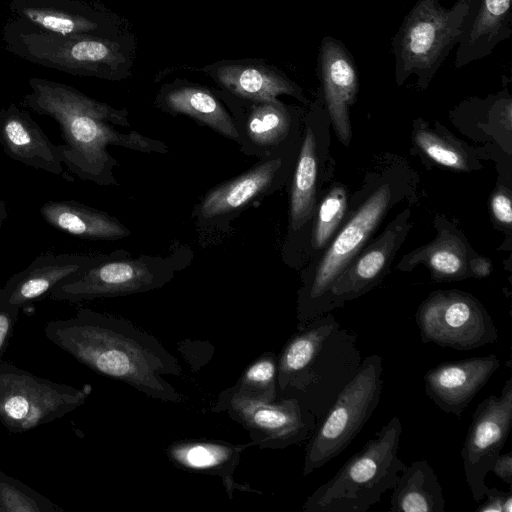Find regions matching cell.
Wrapping results in <instances>:
<instances>
[{"mask_svg":"<svg viewBox=\"0 0 512 512\" xmlns=\"http://www.w3.org/2000/svg\"><path fill=\"white\" fill-rule=\"evenodd\" d=\"M6 49L31 63L77 76L115 79L126 64L118 42L44 30L15 17L3 29Z\"/></svg>","mask_w":512,"mask_h":512,"instance_id":"6","label":"cell"},{"mask_svg":"<svg viewBox=\"0 0 512 512\" xmlns=\"http://www.w3.org/2000/svg\"><path fill=\"white\" fill-rule=\"evenodd\" d=\"M406 229L405 222L399 216L368 250L341 272L329 288L326 314L376 285L388 261L400 245Z\"/></svg>","mask_w":512,"mask_h":512,"instance_id":"16","label":"cell"},{"mask_svg":"<svg viewBox=\"0 0 512 512\" xmlns=\"http://www.w3.org/2000/svg\"><path fill=\"white\" fill-rule=\"evenodd\" d=\"M357 334L324 314L297 329L277 354L278 398H294L317 422L360 369Z\"/></svg>","mask_w":512,"mask_h":512,"instance_id":"3","label":"cell"},{"mask_svg":"<svg viewBox=\"0 0 512 512\" xmlns=\"http://www.w3.org/2000/svg\"><path fill=\"white\" fill-rule=\"evenodd\" d=\"M97 261L68 253L41 255L13 274L2 289L10 304L26 309L50 294L58 284Z\"/></svg>","mask_w":512,"mask_h":512,"instance_id":"18","label":"cell"},{"mask_svg":"<svg viewBox=\"0 0 512 512\" xmlns=\"http://www.w3.org/2000/svg\"><path fill=\"white\" fill-rule=\"evenodd\" d=\"M46 338L79 363L123 382L146 396L179 403L183 396L163 376H179L181 366L159 340L127 319L79 309L44 326Z\"/></svg>","mask_w":512,"mask_h":512,"instance_id":"1","label":"cell"},{"mask_svg":"<svg viewBox=\"0 0 512 512\" xmlns=\"http://www.w3.org/2000/svg\"><path fill=\"white\" fill-rule=\"evenodd\" d=\"M8 217L7 205L4 201L0 200V227Z\"/></svg>","mask_w":512,"mask_h":512,"instance_id":"39","label":"cell"},{"mask_svg":"<svg viewBox=\"0 0 512 512\" xmlns=\"http://www.w3.org/2000/svg\"><path fill=\"white\" fill-rule=\"evenodd\" d=\"M319 67L334 129L340 140L348 145L351 138L349 108L358 91L355 66L343 45L328 36L321 44Z\"/></svg>","mask_w":512,"mask_h":512,"instance_id":"17","label":"cell"},{"mask_svg":"<svg viewBox=\"0 0 512 512\" xmlns=\"http://www.w3.org/2000/svg\"><path fill=\"white\" fill-rule=\"evenodd\" d=\"M417 146L436 163L456 169L467 170L468 159L463 149L456 142L427 129L414 132Z\"/></svg>","mask_w":512,"mask_h":512,"instance_id":"32","label":"cell"},{"mask_svg":"<svg viewBox=\"0 0 512 512\" xmlns=\"http://www.w3.org/2000/svg\"><path fill=\"white\" fill-rule=\"evenodd\" d=\"M280 166V159H272L216 187L203 199L200 214L209 219L244 206L268 188Z\"/></svg>","mask_w":512,"mask_h":512,"instance_id":"24","label":"cell"},{"mask_svg":"<svg viewBox=\"0 0 512 512\" xmlns=\"http://www.w3.org/2000/svg\"><path fill=\"white\" fill-rule=\"evenodd\" d=\"M346 191L334 187L323 199L316 219L314 245L323 247L340 223L346 208Z\"/></svg>","mask_w":512,"mask_h":512,"instance_id":"33","label":"cell"},{"mask_svg":"<svg viewBox=\"0 0 512 512\" xmlns=\"http://www.w3.org/2000/svg\"><path fill=\"white\" fill-rule=\"evenodd\" d=\"M491 209L495 218L503 223L510 225L512 221L511 200L504 191H498L491 199Z\"/></svg>","mask_w":512,"mask_h":512,"instance_id":"36","label":"cell"},{"mask_svg":"<svg viewBox=\"0 0 512 512\" xmlns=\"http://www.w3.org/2000/svg\"><path fill=\"white\" fill-rule=\"evenodd\" d=\"M487 500L476 508V512H512V492L488 488Z\"/></svg>","mask_w":512,"mask_h":512,"instance_id":"35","label":"cell"},{"mask_svg":"<svg viewBox=\"0 0 512 512\" xmlns=\"http://www.w3.org/2000/svg\"><path fill=\"white\" fill-rule=\"evenodd\" d=\"M220 83L239 97L257 102L276 100L281 94L297 95L298 87L267 68L225 65L216 72Z\"/></svg>","mask_w":512,"mask_h":512,"instance_id":"25","label":"cell"},{"mask_svg":"<svg viewBox=\"0 0 512 512\" xmlns=\"http://www.w3.org/2000/svg\"><path fill=\"white\" fill-rule=\"evenodd\" d=\"M224 411L261 449H284L310 438L317 420L294 398L263 400L222 391L212 409Z\"/></svg>","mask_w":512,"mask_h":512,"instance_id":"11","label":"cell"},{"mask_svg":"<svg viewBox=\"0 0 512 512\" xmlns=\"http://www.w3.org/2000/svg\"><path fill=\"white\" fill-rule=\"evenodd\" d=\"M419 263H425L437 280H459L470 274L465 244L450 232H442L430 245L405 256L399 268L410 270Z\"/></svg>","mask_w":512,"mask_h":512,"instance_id":"26","label":"cell"},{"mask_svg":"<svg viewBox=\"0 0 512 512\" xmlns=\"http://www.w3.org/2000/svg\"><path fill=\"white\" fill-rule=\"evenodd\" d=\"M512 0H478L456 51L457 68L489 56L512 34Z\"/></svg>","mask_w":512,"mask_h":512,"instance_id":"19","label":"cell"},{"mask_svg":"<svg viewBox=\"0 0 512 512\" xmlns=\"http://www.w3.org/2000/svg\"><path fill=\"white\" fill-rule=\"evenodd\" d=\"M390 500L391 512H444L445 499L438 477L426 460L407 465Z\"/></svg>","mask_w":512,"mask_h":512,"instance_id":"23","label":"cell"},{"mask_svg":"<svg viewBox=\"0 0 512 512\" xmlns=\"http://www.w3.org/2000/svg\"><path fill=\"white\" fill-rule=\"evenodd\" d=\"M228 390L250 398L269 401L277 399V354L271 351L263 353Z\"/></svg>","mask_w":512,"mask_h":512,"instance_id":"29","label":"cell"},{"mask_svg":"<svg viewBox=\"0 0 512 512\" xmlns=\"http://www.w3.org/2000/svg\"><path fill=\"white\" fill-rule=\"evenodd\" d=\"M23 104L33 112L53 118L65 140L57 145L62 164L74 175L99 185L116 183V160L109 145L140 152H166V146L136 131L121 133L115 125L129 127L127 111L88 97L64 83L32 77Z\"/></svg>","mask_w":512,"mask_h":512,"instance_id":"2","label":"cell"},{"mask_svg":"<svg viewBox=\"0 0 512 512\" xmlns=\"http://www.w3.org/2000/svg\"><path fill=\"white\" fill-rule=\"evenodd\" d=\"M92 392L37 376L0 360V423L12 433L49 424L82 406Z\"/></svg>","mask_w":512,"mask_h":512,"instance_id":"8","label":"cell"},{"mask_svg":"<svg viewBox=\"0 0 512 512\" xmlns=\"http://www.w3.org/2000/svg\"><path fill=\"white\" fill-rule=\"evenodd\" d=\"M0 512H2L1 507H0Z\"/></svg>","mask_w":512,"mask_h":512,"instance_id":"40","label":"cell"},{"mask_svg":"<svg viewBox=\"0 0 512 512\" xmlns=\"http://www.w3.org/2000/svg\"><path fill=\"white\" fill-rule=\"evenodd\" d=\"M478 0H457L445 8L439 0H418L405 16L392 48L395 79L402 85L410 76L427 87L450 51L459 44Z\"/></svg>","mask_w":512,"mask_h":512,"instance_id":"5","label":"cell"},{"mask_svg":"<svg viewBox=\"0 0 512 512\" xmlns=\"http://www.w3.org/2000/svg\"><path fill=\"white\" fill-rule=\"evenodd\" d=\"M290 118L277 100L261 102L252 110L247 130L251 140L260 146L278 144L288 133Z\"/></svg>","mask_w":512,"mask_h":512,"instance_id":"30","label":"cell"},{"mask_svg":"<svg viewBox=\"0 0 512 512\" xmlns=\"http://www.w3.org/2000/svg\"><path fill=\"white\" fill-rule=\"evenodd\" d=\"M316 176V139L313 131L307 128L291 191L290 222L293 230L300 229L313 213Z\"/></svg>","mask_w":512,"mask_h":512,"instance_id":"28","label":"cell"},{"mask_svg":"<svg viewBox=\"0 0 512 512\" xmlns=\"http://www.w3.org/2000/svg\"><path fill=\"white\" fill-rule=\"evenodd\" d=\"M0 146L9 158L26 166L54 175L63 172L57 145L13 103L0 109Z\"/></svg>","mask_w":512,"mask_h":512,"instance_id":"15","label":"cell"},{"mask_svg":"<svg viewBox=\"0 0 512 512\" xmlns=\"http://www.w3.org/2000/svg\"><path fill=\"white\" fill-rule=\"evenodd\" d=\"M382 362L377 354L363 358L357 374L317 422L305 448L303 476L344 451L377 409L383 388Z\"/></svg>","mask_w":512,"mask_h":512,"instance_id":"7","label":"cell"},{"mask_svg":"<svg viewBox=\"0 0 512 512\" xmlns=\"http://www.w3.org/2000/svg\"><path fill=\"white\" fill-rule=\"evenodd\" d=\"M402 424L393 416L302 505L303 512H366L392 490L407 465L398 457Z\"/></svg>","mask_w":512,"mask_h":512,"instance_id":"4","label":"cell"},{"mask_svg":"<svg viewBox=\"0 0 512 512\" xmlns=\"http://www.w3.org/2000/svg\"><path fill=\"white\" fill-rule=\"evenodd\" d=\"M166 104L174 112L193 117L223 136L239 140V134L231 116L206 90L184 87L171 91L166 97Z\"/></svg>","mask_w":512,"mask_h":512,"instance_id":"27","label":"cell"},{"mask_svg":"<svg viewBox=\"0 0 512 512\" xmlns=\"http://www.w3.org/2000/svg\"><path fill=\"white\" fill-rule=\"evenodd\" d=\"M2 512H63V508L3 471H0Z\"/></svg>","mask_w":512,"mask_h":512,"instance_id":"31","label":"cell"},{"mask_svg":"<svg viewBox=\"0 0 512 512\" xmlns=\"http://www.w3.org/2000/svg\"><path fill=\"white\" fill-rule=\"evenodd\" d=\"M391 197L390 186L388 184L380 186L332 242L313 277L300 293L297 329L326 314V299L330 286L370 237L384 216Z\"/></svg>","mask_w":512,"mask_h":512,"instance_id":"10","label":"cell"},{"mask_svg":"<svg viewBox=\"0 0 512 512\" xmlns=\"http://www.w3.org/2000/svg\"><path fill=\"white\" fill-rule=\"evenodd\" d=\"M492 269L491 262L489 259L483 257H477L470 261L469 270L475 277H486L490 274Z\"/></svg>","mask_w":512,"mask_h":512,"instance_id":"38","label":"cell"},{"mask_svg":"<svg viewBox=\"0 0 512 512\" xmlns=\"http://www.w3.org/2000/svg\"><path fill=\"white\" fill-rule=\"evenodd\" d=\"M499 367L495 354L440 363L424 375L425 394L440 410L460 417Z\"/></svg>","mask_w":512,"mask_h":512,"instance_id":"14","label":"cell"},{"mask_svg":"<svg viewBox=\"0 0 512 512\" xmlns=\"http://www.w3.org/2000/svg\"><path fill=\"white\" fill-rule=\"evenodd\" d=\"M166 276L140 258L99 260L58 284L49 295L71 303L123 296L157 288L165 283Z\"/></svg>","mask_w":512,"mask_h":512,"instance_id":"13","label":"cell"},{"mask_svg":"<svg viewBox=\"0 0 512 512\" xmlns=\"http://www.w3.org/2000/svg\"><path fill=\"white\" fill-rule=\"evenodd\" d=\"M40 215L51 227L82 239L116 240L130 233L109 214L74 200L47 201Z\"/></svg>","mask_w":512,"mask_h":512,"instance_id":"21","label":"cell"},{"mask_svg":"<svg viewBox=\"0 0 512 512\" xmlns=\"http://www.w3.org/2000/svg\"><path fill=\"white\" fill-rule=\"evenodd\" d=\"M15 17L54 33L96 35L101 27L88 9L77 0H11Z\"/></svg>","mask_w":512,"mask_h":512,"instance_id":"22","label":"cell"},{"mask_svg":"<svg viewBox=\"0 0 512 512\" xmlns=\"http://www.w3.org/2000/svg\"><path fill=\"white\" fill-rule=\"evenodd\" d=\"M20 309L10 304L0 288V360L11 339Z\"/></svg>","mask_w":512,"mask_h":512,"instance_id":"34","label":"cell"},{"mask_svg":"<svg viewBox=\"0 0 512 512\" xmlns=\"http://www.w3.org/2000/svg\"><path fill=\"white\" fill-rule=\"evenodd\" d=\"M512 425V378H508L500 395L492 394L480 402L473 414L461 458L466 483L472 498L485 497V478L507 440Z\"/></svg>","mask_w":512,"mask_h":512,"instance_id":"12","label":"cell"},{"mask_svg":"<svg viewBox=\"0 0 512 512\" xmlns=\"http://www.w3.org/2000/svg\"><path fill=\"white\" fill-rule=\"evenodd\" d=\"M415 320L424 344L464 351L498 340V330L485 307L459 290L432 292L418 307Z\"/></svg>","mask_w":512,"mask_h":512,"instance_id":"9","label":"cell"},{"mask_svg":"<svg viewBox=\"0 0 512 512\" xmlns=\"http://www.w3.org/2000/svg\"><path fill=\"white\" fill-rule=\"evenodd\" d=\"M491 472H494L503 482L512 485V452L500 454L493 464Z\"/></svg>","mask_w":512,"mask_h":512,"instance_id":"37","label":"cell"},{"mask_svg":"<svg viewBox=\"0 0 512 512\" xmlns=\"http://www.w3.org/2000/svg\"><path fill=\"white\" fill-rule=\"evenodd\" d=\"M251 446H255L253 441L236 445L218 440H182L169 445L166 454L179 468L220 477L232 496L237 488L233 473L242 452Z\"/></svg>","mask_w":512,"mask_h":512,"instance_id":"20","label":"cell"}]
</instances>
